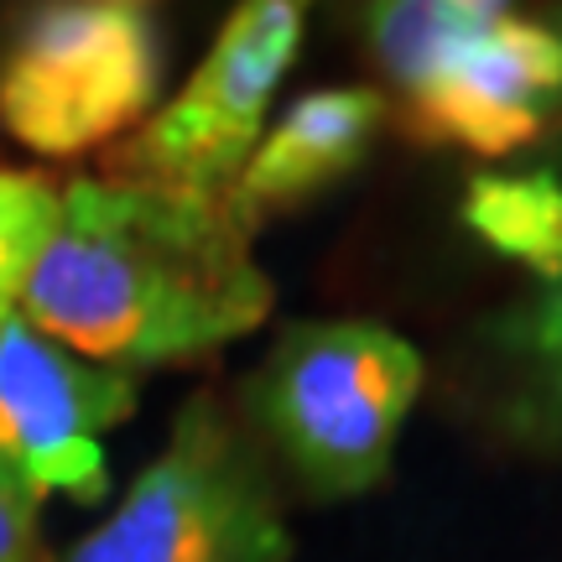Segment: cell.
I'll return each instance as SVG.
<instances>
[{"instance_id":"1","label":"cell","mask_w":562,"mask_h":562,"mask_svg":"<svg viewBox=\"0 0 562 562\" xmlns=\"http://www.w3.org/2000/svg\"><path fill=\"white\" fill-rule=\"evenodd\" d=\"M277 307L224 203L74 178L21 286V318L79 360L136 375L220 355Z\"/></svg>"},{"instance_id":"2","label":"cell","mask_w":562,"mask_h":562,"mask_svg":"<svg viewBox=\"0 0 562 562\" xmlns=\"http://www.w3.org/2000/svg\"><path fill=\"white\" fill-rule=\"evenodd\" d=\"M422 355L370 318H307L281 328L245 396L286 469L318 501L364 495L391 474L422 396Z\"/></svg>"},{"instance_id":"3","label":"cell","mask_w":562,"mask_h":562,"mask_svg":"<svg viewBox=\"0 0 562 562\" xmlns=\"http://www.w3.org/2000/svg\"><path fill=\"white\" fill-rule=\"evenodd\" d=\"M277 484L235 417L193 396L121 505L58 562H292Z\"/></svg>"},{"instance_id":"4","label":"cell","mask_w":562,"mask_h":562,"mask_svg":"<svg viewBox=\"0 0 562 562\" xmlns=\"http://www.w3.org/2000/svg\"><path fill=\"white\" fill-rule=\"evenodd\" d=\"M161 94V21L140 0H53L0 63V131L47 161L110 151Z\"/></svg>"},{"instance_id":"5","label":"cell","mask_w":562,"mask_h":562,"mask_svg":"<svg viewBox=\"0 0 562 562\" xmlns=\"http://www.w3.org/2000/svg\"><path fill=\"white\" fill-rule=\"evenodd\" d=\"M302 32L307 11L292 0L235 5L178 94L104 151V178L224 203L261 146L277 89L302 53Z\"/></svg>"},{"instance_id":"6","label":"cell","mask_w":562,"mask_h":562,"mask_svg":"<svg viewBox=\"0 0 562 562\" xmlns=\"http://www.w3.org/2000/svg\"><path fill=\"white\" fill-rule=\"evenodd\" d=\"M136 375L79 360L11 313L0 328V490L32 516L47 501H104V432L136 412Z\"/></svg>"},{"instance_id":"7","label":"cell","mask_w":562,"mask_h":562,"mask_svg":"<svg viewBox=\"0 0 562 562\" xmlns=\"http://www.w3.org/2000/svg\"><path fill=\"white\" fill-rule=\"evenodd\" d=\"M391 115L417 146H453L474 157H516L542 146L562 115L558 21L516 16L505 5L406 83L391 100Z\"/></svg>"},{"instance_id":"8","label":"cell","mask_w":562,"mask_h":562,"mask_svg":"<svg viewBox=\"0 0 562 562\" xmlns=\"http://www.w3.org/2000/svg\"><path fill=\"white\" fill-rule=\"evenodd\" d=\"M391 121V100L370 83H344V89H313L281 110L266 125L261 146L250 151L245 172L229 188V220L240 235H261L271 220L318 199L323 188L344 182Z\"/></svg>"},{"instance_id":"9","label":"cell","mask_w":562,"mask_h":562,"mask_svg":"<svg viewBox=\"0 0 562 562\" xmlns=\"http://www.w3.org/2000/svg\"><path fill=\"white\" fill-rule=\"evenodd\" d=\"M463 224L495 256L521 261L531 277L562 281V178L547 167L526 172H480L463 193Z\"/></svg>"},{"instance_id":"10","label":"cell","mask_w":562,"mask_h":562,"mask_svg":"<svg viewBox=\"0 0 562 562\" xmlns=\"http://www.w3.org/2000/svg\"><path fill=\"white\" fill-rule=\"evenodd\" d=\"M501 11L505 5H495V0H391V5H370L364 11L370 58L381 63L391 94H402L406 83L422 79L453 42L480 32L484 21H495Z\"/></svg>"},{"instance_id":"11","label":"cell","mask_w":562,"mask_h":562,"mask_svg":"<svg viewBox=\"0 0 562 562\" xmlns=\"http://www.w3.org/2000/svg\"><path fill=\"white\" fill-rule=\"evenodd\" d=\"M505 364L516 370L521 406L542 427L562 432V281L542 286L537 297L510 307L495 328Z\"/></svg>"},{"instance_id":"12","label":"cell","mask_w":562,"mask_h":562,"mask_svg":"<svg viewBox=\"0 0 562 562\" xmlns=\"http://www.w3.org/2000/svg\"><path fill=\"white\" fill-rule=\"evenodd\" d=\"M53 214H58V182L0 167V328L21 307V286L53 229Z\"/></svg>"},{"instance_id":"13","label":"cell","mask_w":562,"mask_h":562,"mask_svg":"<svg viewBox=\"0 0 562 562\" xmlns=\"http://www.w3.org/2000/svg\"><path fill=\"white\" fill-rule=\"evenodd\" d=\"M0 562H37V516L0 490Z\"/></svg>"},{"instance_id":"14","label":"cell","mask_w":562,"mask_h":562,"mask_svg":"<svg viewBox=\"0 0 562 562\" xmlns=\"http://www.w3.org/2000/svg\"><path fill=\"white\" fill-rule=\"evenodd\" d=\"M547 16L558 21V32H562V5H558V11H547ZM542 146H547V161H542V167L562 178V115H558V125H552V136H547Z\"/></svg>"}]
</instances>
